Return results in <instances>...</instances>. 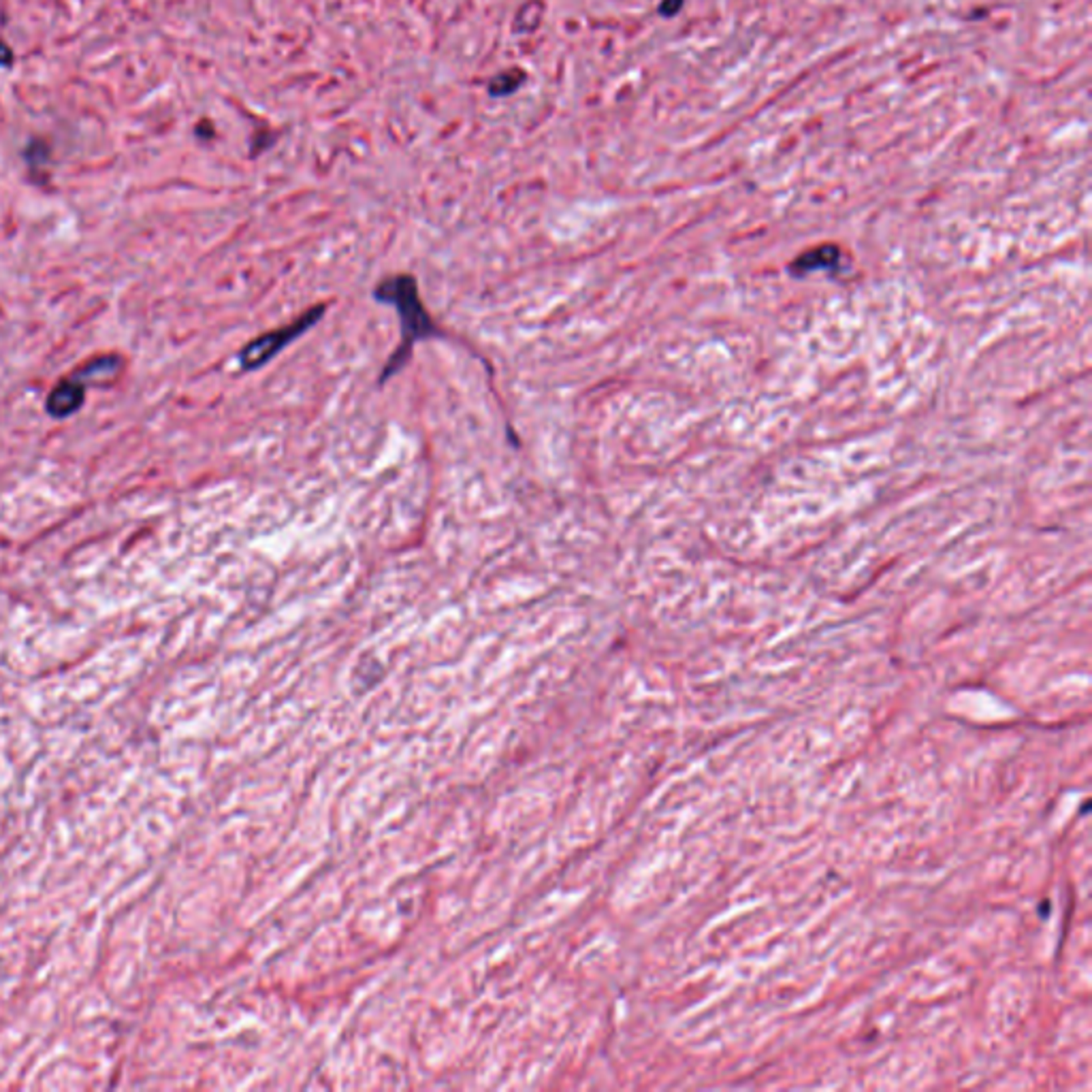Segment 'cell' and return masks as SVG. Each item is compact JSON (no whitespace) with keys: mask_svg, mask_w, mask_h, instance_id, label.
<instances>
[{"mask_svg":"<svg viewBox=\"0 0 1092 1092\" xmlns=\"http://www.w3.org/2000/svg\"><path fill=\"white\" fill-rule=\"evenodd\" d=\"M374 297L380 304L393 305L399 314V323H401V342L382 370V380H389L390 375L397 374L406 365L408 356L412 355L414 344L436 338V335H440V329L421 299L416 278L410 273H395V276L385 278L380 284L375 286Z\"/></svg>","mask_w":1092,"mask_h":1092,"instance_id":"obj_1","label":"cell"},{"mask_svg":"<svg viewBox=\"0 0 1092 1092\" xmlns=\"http://www.w3.org/2000/svg\"><path fill=\"white\" fill-rule=\"evenodd\" d=\"M324 309H327V305L324 304L314 305V308H309L308 312L301 314L299 319H295L293 323L273 329V331L263 333V335H258L257 339H252V342L246 344V346L242 348V352H239L237 356L239 367H242L243 371L261 370V367L267 365L271 359H276L286 346H290V344L295 342V339H299L305 331H309L314 324L319 323V320L323 319Z\"/></svg>","mask_w":1092,"mask_h":1092,"instance_id":"obj_2","label":"cell"},{"mask_svg":"<svg viewBox=\"0 0 1092 1092\" xmlns=\"http://www.w3.org/2000/svg\"><path fill=\"white\" fill-rule=\"evenodd\" d=\"M84 401H86V385L73 378V380L58 382L56 389L48 395L45 410L54 418H67L79 412L84 408Z\"/></svg>","mask_w":1092,"mask_h":1092,"instance_id":"obj_3","label":"cell"},{"mask_svg":"<svg viewBox=\"0 0 1092 1092\" xmlns=\"http://www.w3.org/2000/svg\"><path fill=\"white\" fill-rule=\"evenodd\" d=\"M120 370H122V359L118 355H105L96 356V359L88 361L84 367H79L73 378L84 382V385H86V380H111V378H115L120 374Z\"/></svg>","mask_w":1092,"mask_h":1092,"instance_id":"obj_4","label":"cell"},{"mask_svg":"<svg viewBox=\"0 0 1092 1092\" xmlns=\"http://www.w3.org/2000/svg\"><path fill=\"white\" fill-rule=\"evenodd\" d=\"M521 81H523V73H518V71L502 73V75H498L493 81H491L489 90H491V94H493V96L513 94L514 90H518Z\"/></svg>","mask_w":1092,"mask_h":1092,"instance_id":"obj_5","label":"cell"},{"mask_svg":"<svg viewBox=\"0 0 1092 1092\" xmlns=\"http://www.w3.org/2000/svg\"><path fill=\"white\" fill-rule=\"evenodd\" d=\"M26 161L30 165H41V162L49 161V148L45 145L43 141H33L30 143V148L26 150Z\"/></svg>","mask_w":1092,"mask_h":1092,"instance_id":"obj_6","label":"cell"},{"mask_svg":"<svg viewBox=\"0 0 1092 1092\" xmlns=\"http://www.w3.org/2000/svg\"><path fill=\"white\" fill-rule=\"evenodd\" d=\"M683 5H685V0H661L660 15H661V18H675V15L681 13Z\"/></svg>","mask_w":1092,"mask_h":1092,"instance_id":"obj_7","label":"cell"},{"mask_svg":"<svg viewBox=\"0 0 1092 1092\" xmlns=\"http://www.w3.org/2000/svg\"><path fill=\"white\" fill-rule=\"evenodd\" d=\"M0 67L3 69L13 67V52H11V48L3 41V38H0Z\"/></svg>","mask_w":1092,"mask_h":1092,"instance_id":"obj_8","label":"cell"}]
</instances>
